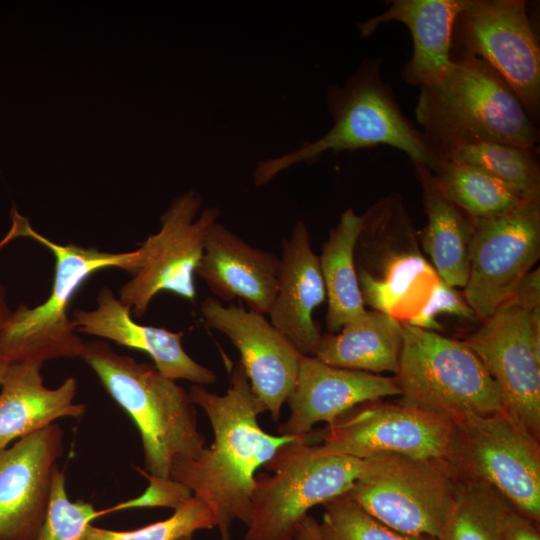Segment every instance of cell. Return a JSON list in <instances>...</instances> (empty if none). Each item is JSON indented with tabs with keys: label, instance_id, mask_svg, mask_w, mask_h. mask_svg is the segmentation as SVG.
Masks as SVG:
<instances>
[{
	"label": "cell",
	"instance_id": "cell-39",
	"mask_svg": "<svg viewBox=\"0 0 540 540\" xmlns=\"http://www.w3.org/2000/svg\"><path fill=\"white\" fill-rule=\"evenodd\" d=\"M176 540H192V534L191 535H185V536H182Z\"/></svg>",
	"mask_w": 540,
	"mask_h": 540
},
{
	"label": "cell",
	"instance_id": "cell-31",
	"mask_svg": "<svg viewBox=\"0 0 540 540\" xmlns=\"http://www.w3.org/2000/svg\"><path fill=\"white\" fill-rule=\"evenodd\" d=\"M216 525L211 507L193 495L167 519L128 531L109 530L91 524L83 540H176Z\"/></svg>",
	"mask_w": 540,
	"mask_h": 540
},
{
	"label": "cell",
	"instance_id": "cell-26",
	"mask_svg": "<svg viewBox=\"0 0 540 540\" xmlns=\"http://www.w3.org/2000/svg\"><path fill=\"white\" fill-rule=\"evenodd\" d=\"M357 276L364 304L402 324L423 308L440 278L421 251L402 257L377 277Z\"/></svg>",
	"mask_w": 540,
	"mask_h": 540
},
{
	"label": "cell",
	"instance_id": "cell-20",
	"mask_svg": "<svg viewBox=\"0 0 540 540\" xmlns=\"http://www.w3.org/2000/svg\"><path fill=\"white\" fill-rule=\"evenodd\" d=\"M280 258L251 246L215 220L209 226L196 274L220 301L242 298L249 310L268 314L277 294Z\"/></svg>",
	"mask_w": 540,
	"mask_h": 540
},
{
	"label": "cell",
	"instance_id": "cell-15",
	"mask_svg": "<svg viewBox=\"0 0 540 540\" xmlns=\"http://www.w3.org/2000/svg\"><path fill=\"white\" fill-rule=\"evenodd\" d=\"M200 312L207 327L238 349L254 393L278 421L297 379L302 354L263 314L206 297Z\"/></svg>",
	"mask_w": 540,
	"mask_h": 540
},
{
	"label": "cell",
	"instance_id": "cell-14",
	"mask_svg": "<svg viewBox=\"0 0 540 540\" xmlns=\"http://www.w3.org/2000/svg\"><path fill=\"white\" fill-rule=\"evenodd\" d=\"M454 421L400 399L359 404L328 425L320 449L365 459L380 453L447 459Z\"/></svg>",
	"mask_w": 540,
	"mask_h": 540
},
{
	"label": "cell",
	"instance_id": "cell-28",
	"mask_svg": "<svg viewBox=\"0 0 540 540\" xmlns=\"http://www.w3.org/2000/svg\"><path fill=\"white\" fill-rule=\"evenodd\" d=\"M476 166L528 198L540 197L539 149L498 142H478L449 150L444 155Z\"/></svg>",
	"mask_w": 540,
	"mask_h": 540
},
{
	"label": "cell",
	"instance_id": "cell-9",
	"mask_svg": "<svg viewBox=\"0 0 540 540\" xmlns=\"http://www.w3.org/2000/svg\"><path fill=\"white\" fill-rule=\"evenodd\" d=\"M448 461L458 478L486 484L540 521V440L503 411L454 421Z\"/></svg>",
	"mask_w": 540,
	"mask_h": 540
},
{
	"label": "cell",
	"instance_id": "cell-23",
	"mask_svg": "<svg viewBox=\"0 0 540 540\" xmlns=\"http://www.w3.org/2000/svg\"><path fill=\"white\" fill-rule=\"evenodd\" d=\"M413 165L427 216L420 233L423 250L440 279L451 287L464 288L469 276L473 219L440 192L428 167Z\"/></svg>",
	"mask_w": 540,
	"mask_h": 540
},
{
	"label": "cell",
	"instance_id": "cell-22",
	"mask_svg": "<svg viewBox=\"0 0 540 540\" xmlns=\"http://www.w3.org/2000/svg\"><path fill=\"white\" fill-rule=\"evenodd\" d=\"M42 365L35 361L9 364L0 387V450L57 419L77 418L85 412L84 404L74 402L77 380L68 377L60 386L48 388L41 375Z\"/></svg>",
	"mask_w": 540,
	"mask_h": 540
},
{
	"label": "cell",
	"instance_id": "cell-33",
	"mask_svg": "<svg viewBox=\"0 0 540 540\" xmlns=\"http://www.w3.org/2000/svg\"><path fill=\"white\" fill-rule=\"evenodd\" d=\"M440 314L454 315L472 321L478 319L464 295L439 278L423 308L406 324L438 332L442 330L441 324L436 320Z\"/></svg>",
	"mask_w": 540,
	"mask_h": 540
},
{
	"label": "cell",
	"instance_id": "cell-34",
	"mask_svg": "<svg viewBox=\"0 0 540 540\" xmlns=\"http://www.w3.org/2000/svg\"><path fill=\"white\" fill-rule=\"evenodd\" d=\"M149 484L145 491L133 499L105 509L106 514L130 508L169 507L174 510L182 506L192 496V491L172 478H160L139 470Z\"/></svg>",
	"mask_w": 540,
	"mask_h": 540
},
{
	"label": "cell",
	"instance_id": "cell-25",
	"mask_svg": "<svg viewBox=\"0 0 540 540\" xmlns=\"http://www.w3.org/2000/svg\"><path fill=\"white\" fill-rule=\"evenodd\" d=\"M361 215L352 208L342 212L319 255L328 309L326 326L337 333L348 322L366 312L362 299L356 265L355 245L361 230Z\"/></svg>",
	"mask_w": 540,
	"mask_h": 540
},
{
	"label": "cell",
	"instance_id": "cell-30",
	"mask_svg": "<svg viewBox=\"0 0 540 540\" xmlns=\"http://www.w3.org/2000/svg\"><path fill=\"white\" fill-rule=\"evenodd\" d=\"M324 505L319 522L323 540H437L425 535H410L383 524L346 493Z\"/></svg>",
	"mask_w": 540,
	"mask_h": 540
},
{
	"label": "cell",
	"instance_id": "cell-1",
	"mask_svg": "<svg viewBox=\"0 0 540 540\" xmlns=\"http://www.w3.org/2000/svg\"><path fill=\"white\" fill-rule=\"evenodd\" d=\"M212 426L214 439L194 458L176 457L170 478L184 484L213 510L221 540H231L234 521L249 523L254 477L294 436L271 435L258 423L267 411L254 393L242 364L231 371L224 395L194 384L188 392Z\"/></svg>",
	"mask_w": 540,
	"mask_h": 540
},
{
	"label": "cell",
	"instance_id": "cell-24",
	"mask_svg": "<svg viewBox=\"0 0 540 540\" xmlns=\"http://www.w3.org/2000/svg\"><path fill=\"white\" fill-rule=\"evenodd\" d=\"M402 346L403 324L383 312L366 310L339 332L322 334L314 357L335 367L396 375Z\"/></svg>",
	"mask_w": 540,
	"mask_h": 540
},
{
	"label": "cell",
	"instance_id": "cell-13",
	"mask_svg": "<svg viewBox=\"0 0 540 540\" xmlns=\"http://www.w3.org/2000/svg\"><path fill=\"white\" fill-rule=\"evenodd\" d=\"M540 256V198L492 218L473 219L464 297L481 321L516 292Z\"/></svg>",
	"mask_w": 540,
	"mask_h": 540
},
{
	"label": "cell",
	"instance_id": "cell-8",
	"mask_svg": "<svg viewBox=\"0 0 540 540\" xmlns=\"http://www.w3.org/2000/svg\"><path fill=\"white\" fill-rule=\"evenodd\" d=\"M401 400L455 421L502 411L500 389L464 343L403 324V346L394 376Z\"/></svg>",
	"mask_w": 540,
	"mask_h": 540
},
{
	"label": "cell",
	"instance_id": "cell-21",
	"mask_svg": "<svg viewBox=\"0 0 540 540\" xmlns=\"http://www.w3.org/2000/svg\"><path fill=\"white\" fill-rule=\"evenodd\" d=\"M382 13L358 23L363 37L390 22L404 24L412 37L413 51L401 77L419 88L431 85L453 64L452 35L463 0H392Z\"/></svg>",
	"mask_w": 540,
	"mask_h": 540
},
{
	"label": "cell",
	"instance_id": "cell-11",
	"mask_svg": "<svg viewBox=\"0 0 540 540\" xmlns=\"http://www.w3.org/2000/svg\"><path fill=\"white\" fill-rule=\"evenodd\" d=\"M452 54L474 55L511 87L530 118L540 112V45L525 0H463Z\"/></svg>",
	"mask_w": 540,
	"mask_h": 540
},
{
	"label": "cell",
	"instance_id": "cell-27",
	"mask_svg": "<svg viewBox=\"0 0 540 540\" xmlns=\"http://www.w3.org/2000/svg\"><path fill=\"white\" fill-rule=\"evenodd\" d=\"M432 175L440 192L472 219L506 214L531 199L464 162L447 159Z\"/></svg>",
	"mask_w": 540,
	"mask_h": 540
},
{
	"label": "cell",
	"instance_id": "cell-19",
	"mask_svg": "<svg viewBox=\"0 0 540 540\" xmlns=\"http://www.w3.org/2000/svg\"><path fill=\"white\" fill-rule=\"evenodd\" d=\"M277 294L268 313L271 324L304 356H314L321 329L314 310L326 299L319 256L306 224L299 220L281 242Z\"/></svg>",
	"mask_w": 540,
	"mask_h": 540
},
{
	"label": "cell",
	"instance_id": "cell-17",
	"mask_svg": "<svg viewBox=\"0 0 540 540\" xmlns=\"http://www.w3.org/2000/svg\"><path fill=\"white\" fill-rule=\"evenodd\" d=\"M396 395L400 389L395 377L335 367L303 355L286 400L290 415L278 427V435H309L318 422L330 425L359 404Z\"/></svg>",
	"mask_w": 540,
	"mask_h": 540
},
{
	"label": "cell",
	"instance_id": "cell-37",
	"mask_svg": "<svg viewBox=\"0 0 540 540\" xmlns=\"http://www.w3.org/2000/svg\"><path fill=\"white\" fill-rule=\"evenodd\" d=\"M2 248L3 247L0 244V249ZM11 313H12V310L9 308L7 304L5 288L2 284H0V336Z\"/></svg>",
	"mask_w": 540,
	"mask_h": 540
},
{
	"label": "cell",
	"instance_id": "cell-3",
	"mask_svg": "<svg viewBox=\"0 0 540 540\" xmlns=\"http://www.w3.org/2000/svg\"><path fill=\"white\" fill-rule=\"evenodd\" d=\"M452 57L442 79L419 88L415 106L420 130L443 155L478 142L538 147L539 128L507 82L474 55Z\"/></svg>",
	"mask_w": 540,
	"mask_h": 540
},
{
	"label": "cell",
	"instance_id": "cell-10",
	"mask_svg": "<svg viewBox=\"0 0 540 540\" xmlns=\"http://www.w3.org/2000/svg\"><path fill=\"white\" fill-rule=\"evenodd\" d=\"M464 343L497 383L502 411L540 440V302L514 294Z\"/></svg>",
	"mask_w": 540,
	"mask_h": 540
},
{
	"label": "cell",
	"instance_id": "cell-5",
	"mask_svg": "<svg viewBox=\"0 0 540 540\" xmlns=\"http://www.w3.org/2000/svg\"><path fill=\"white\" fill-rule=\"evenodd\" d=\"M11 218L12 226L3 243L18 237L37 241L54 255L55 274L51 292L43 303L35 307L20 305L12 311L0 336V359L11 364L79 358L85 342L68 314L73 297L98 271L117 268L134 274L140 266V251L113 253L58 244L36 232L15 207Z\"/></svg>",
	"mask_w": 540,
	"mask_h": 540
},
{
	"label": "cell",
	"instance_id": "cell-7",
	"mask_svg": "<svg viewBox=\"0 0 540 540\" xmlns=\"http://www.w3.org/2000/svg\"><path fill=\"white\" fill-rule=\"evenodd\" d=\"M346 494L399 532L440 540L454 510L459 478L447 459L380 453L363 459Z\"/></svg>",
	"mask_w": 540,
	"mask_h": 540
},
{
	"label": "cell",
	"instance_id": "cell-32",
	"mask_svg": "<svg viewBox=\"0 0 540 540\" xmlns=\"http://www.w3.org/2000/svg\"><path fill=\"white\" fill-rule=\"evenodd\" d=\"M106 514L88 502H72L66 492L64 474L54 475L49 505L35 540H83L92 521Z\"/></svg>",
	"mask_w": 540,
	"mask_h": 540
},
{
	"label": "cell",
	"instance_id": "cell-38",
	"mask_svg": "<svg viewBox=\"0 0 540 540\" xmlns=\"http://www.w3.org/2000/svg\"><path fill=\"white\" fill-rule=\"evenodd\" d=\"M8 367H9V363L0 359V387L2 385V382L4 380Z\"/></svg>",
	"mask_w": 540,
	"mask_h": 540
},
{
	"label": "cell",
	"instance_id": "cell-29",
	"mask_svg": "<svg viewBox=\"0 0 540 540\" xmlns=\"http://www.w3.org/2000/svg\"><path fill=\"white\" fill-rule=\"evenodd\" d=\"M512 506L481 482L459 479L456 504L440 540H502Z\"/></svg>",
	"mask_w": 540,
	"mask_h": 540
},
{
	"label": "cell",
	"instance_id": "cell-16",
	"mask_svg": "<svg viewBox=\"0 0 540 540\" xmlns=\"http://www.w3.org/2000/svg\"><path fill=\"white\" fill-rule=\"evenodd\" d=\"M62 454L55 423L0 450V540L36 539Z\"/></svg>",
	"mask_w": 540,
	"mask_h": 540
},
{
	"label": "cell",
	"instance_id": "cell-12",
	"mask_svg": "<svg viewBox=\"0 0 540 540\" xmlns=\"http://www.w3.org/2000/svg\"><path fill=\"white\" fill-rule=\"evenodd\" d=\"M202 197L189 190L176 197L161 216V228L138 248L140 266L119 290V300L142 317L152 299L168 291L194 302V275L204 251L206 232L219 210H201Z\"/></svg>",
	"mask_w": 540,
	"mask_h": 540
},
{
	"label": "cell",
	"instance_id": "cell-35",
	"mask_svg": "<svg viewBox=\"0 0 540 540\" xmlns=\"http://www.w3.org/2000/svg\"><path fill=\"white\" fill-rule=\"evenodd\" d=\"M538 524L512 508L505 520L502 540H540Z\"/></svg>",
	"mask_w": 540,
	"mask_h": 540
},
{
	"label": "cell",
	"instance_id": "cell-6",
	"mask_svg": "<svg viewBox=\"0 0 540 540\" xmlns=\"http://www.w3.org/2000/svg\"><path fill=\"white\" fill-rule=\"evenodd\" d=\"M309 435L281 446L256 472L245 540H293L300 522L319 504L345 494L363 459L327 453L308 444Z\"/></svg>",
	"mask_w": 540,
	"mask_h": 540
},
{
	"label": "cell",
	"instance_id": "cell-4",
	"mask_svg": "<svg viewBox=\"0 0 540 540\" xmlns=\"http://www.w3.org/2000/svg\"><path fill=\"white\" fill-rule=\"evenodd\" d=\"M141 435L145 469L170 478L176 457L194 458L205 448L189 393L149 363L115 352L104 340L85 342L80 357Z\"/></svg>",
	"mask_w": 540,
	"mask_h": 540
},
{
	"label": "cell",
	"instance_id": "cell-36",
	"mask_svg": "<svg viewBox=\"0 0 540 540\" xmlns=\"http://www.w3.org/2000/svg\"><path fill=\"white\" fill-rule=\"evenodd\" d=\"M293 540H323L319 522L308 514L298 525Z\"/></svg>",
	"mask_w": 540,
	"mask_h": 540
},
{
	"label": "cell",
	"instance_id": "cell-18",
	"mask_svg": "<svg viewBox=\"0 0 540 540\" xmlns=\"http://www.w3.org/2000/svg\"><path fill=\"white\" fill-rule=\"evenodd\" d=\"M71 321L78 333L145 352L157 371L169 379H184L202 386L217 381L214 371L186 353L182 345L183 332L136 322L130 309L109 287L98 292L94 309L74 310Z\"/></svg>",
	"mask_w": 540,
	"mask_h": 540
},
{
	"label": "cell",
	"instance_id": "cell-2",
	"mask_svg": "<svg viewBox=\"0 0 540 540\" xmlns=\"http://www.w3.org/2000/svg\"><path fill=\"white\" fill-rule=\"evenodd\" d=\"M381 59L366 58L344 85H330L326 105L332 126L320 138L258 162L256 186L300 163L313 164L326 152L339 153L387 145L405 153L413 164L432 172L446 161L443 153L402 112L395 94L380 73Z\"/></svg>",
	"mask_w": 540,
	"mask_h": 540
}]
</instances>
